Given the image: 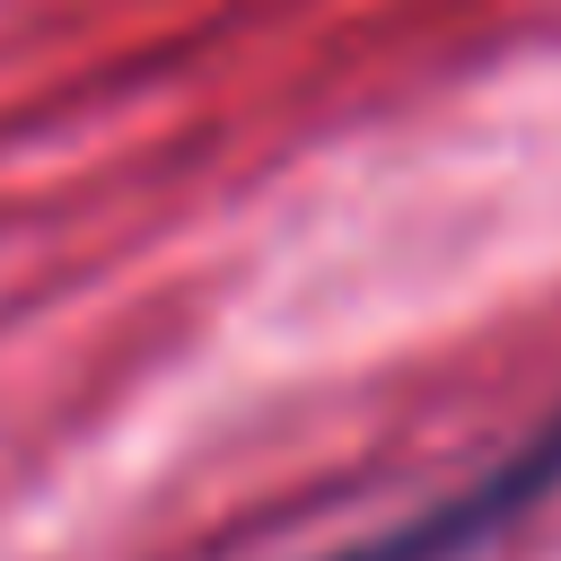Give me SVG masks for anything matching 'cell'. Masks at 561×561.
<instances>
[{
  "instance_id": "1",
  "label": "cell",
  "mask_w": 561,
  "mask_h": 561,
  "mask_svg": "<svg viewBox=\"0 0 561 561\" xmlns=\"http://www.w3.org/2000/svg\"><path fill=\"white\" fill-rule=\"evenodd\" d=\"M552 482H561V430H543V438L517 447L500 473H482V482H465V491H447V500H430V508H412V517H394V526L324 552V561H465V552L491 543L517 508H535Z\"/></svg>"
}]
</instances>
